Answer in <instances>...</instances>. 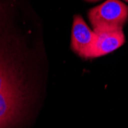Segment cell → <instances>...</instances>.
Here are the masks:
<instances>
[{"label": "cell", "instance_id": "cell-1", "mask_svg": "<svg viewBox=\"0 0 128 128\" xmlns=\"http://www.w3.org/2000/svg\"><path fill=\"white\" fill-rule=\"evenodd\" d=\"M88 18L94 28H121L128 18V6L120 0H106L88 12Z\"/></svg>", "mask_w": 128, "mask_h": 128}, {"label": "cell", "instance_id": "cell-2", "mask_svg": "<svg viewBox=\"0 0 128 128\" xmlns=\"http://www.w3.org/2000/svg\"><path fill=\"white\" fill-rule=\"evenodd\" d=\"M97 38L84 58H95L108 54L119 48L125 42L121 28L100 27L94 28Z\"/></svg>", "mask_w": 128, "mask_h": 128}, {"label": "cell", "instance_id": "cell-3", "mask_svg": "<svg viewBox=\"0 0 128 128\" xmlns=\"http://www.w3.org/2000/svg\"><path fill=\"white\" fill-rule=\"evenodd\" d=\"M97 34L91 30L80 15L74 17L72 31V49L80 57L84 58L94 44Z\"/></svg>", "mask_w": 128, "mask_h": 128}, {"label": "cell", "instance_id": "cell-4", "mask_svg": "<svg viewBox=\"0 0 128 128\" xmlns=\"http://www.w3.org/2000/svg\"><path fill=\"white\" fill-rule=\"evenodd\" d=\"M22 94L18 86L0 90V128H6L18 114Z\"/></svg>", "mask_w": 128, "mask_h": 128}, {"label": "cell", "instance_id": "cell-5", "mask_svg": "<svg viewBox=\"0 0 128 128\" xmlns=\"http://www.w3.org/2000/svg\"><path fill=\"white\" fill-rule=\"evenodd\" d=\"M17 86L13 75L0 62V90Z\"/></svg>", "mask_w": 128, "mask_h": 128}, {"label": "cell", "instance_id": "cell-6", "mask_svg": "<svg viewBox=\"0 0 128 128\" xmlns=\"http://www.w3.org/2000/svg\"><path fill=\"white\" fill-rule=\"evenodd\" d=\"M87 2H96L98 1H100V0H86Z\"/></svg>", "mask_w": 128, "mask_h": 128}, {"label": "cell", "instance_id": "cell-7", "mask_svg": "<svg viewBox=\"0 0 128 128\" xmlns=\"http://www.w3.org/2000/svg\"><path fill=\"white\" fill-rule=\"evenodd\" d=\"M125 1H126V2H128V0H125Z\"/></svg>", "mask_w": 128, "mask_h": 128}]
</instances>
